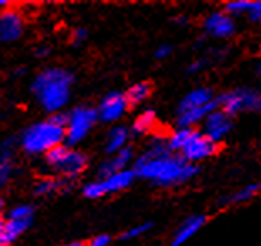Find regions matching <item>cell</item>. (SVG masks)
Returning a JSON list of instances; mask_svg holds the SVG:
<instances>
[{
  "label": "cell",
  "mask_w": 261,
  "mask_h": 246,
  "mask_svg": "<svg viewBox=\"0 0 261 246\" xmlns=\"http://www.w3.org/2000/svg\"><path fill=\"white\" fill-rule=\"evenodd\" d=\"M152 229V223H142V225H137V226H132L128 228L126 231L121 234V239L123 241H128V239H137L143 236L145 233H148Z\"/></svg>",
  "instance_id": "obj_24"
},
{
  "label": "cell",
  "mask_w": 261,
  "mask_h": 246,
  "mask_svg": "<svg viewBox=\"0 0 261 246\" xmlns=\"http://www.w3.org/2000/svg\"><path fill=\"white\" fill-rule=\"evenodd\" d=\"M46 164L51 169L58 170L61 176L66 179H74L86 169V157L80 150H74L66 145L53 149L51 152L46 154Z\"/></svg>",
  "instance_id": "obj_5"
},
{
  "label": "cell",
  "mask_w": 261,
  "mask_h": 246,
  "mask_svg": "<svg viewBox=\"0 0 261 246\" xmlns=\"http://www.w3.org/2000/svg\"><path fill=\"white\" fill-rule=\"evenodd\" d=\"M172 53H174V47H172L170 44H160V46L155 49V59L164 61V59H167L169 56H172Z\"/></svg>",
  "instance_id": "obj_29"
},
{
  "label": "cell",
  "mask_w": 261,
  "mask_h": 246,
  "mask_svg": "<svg viewBox=\"0 0 261 246\" xmlns=\"http://www.w3.org/2000/svg\"><path fill=\"white\" fill-rule=\"evenodd\" d=\"M66 140V128L58 127L51 120L36 123L22 133V147L27 154H47L63 145Z\"/></svg>",
  "instance_id": "obj_3"
},
{
  "label": "cell",
  "mask_w": 261,
  "mask_h": 246,
  "mask_svg": "<svg viewBox=\"0 0 261 246\" xmlns=\"http://www.w3.org/2000/svg\"><path fill=\"white\" fill-rule=\"evenodd\" d=\"M88 39V31L83 29V27H77V29L73 31V36H71V41H73L74 46H81Z\"/></svg>",
  "instance_id": "obj_30"
},
{
  "label": "cell",
  "mask_w": 261,
  "mask_h": 246,
  "mask_svg": "<svg viewBox=\"0 0 261 246\" xmlns=\"http://www.w3.org/2000/svg\"><path fill=\"white\" fill-rule=\"evenodd\" d=\"M12 140L0 143V187H4L12 176Z\"/></svg>",
  "instance_id": "obj_18"
},
{
  "label": "cell",
  "mask_w": 261,
  "mask_h": 246,
  "mask_svg": "<svg viewBox=\"0 0 261 246\" xmlns=\"http://www.w3.org/2000/svg\"><path fill=\"white\" fill-rule=\"evenodd\" d=\"M7 5H9L7 0H0V7H7Z\"/></svg>",
  "instance_id": "obj_38"
},
{
  "label": "cell",
  "mask_w": 261,
  "mask_h": 246,
  "mask_svg": "<svg viewBox=\"0 0 261 246\" xmlns=\"http://www.w3.org/2000/svg\"><path fill=\"white\" fill-rule=\"evenodd\" d=\"M258 194H261V182L248 184V186H244L243 189H240V191L221 198L219 206H238V204L249 203V201L256 198Z\"/></svg>",
  "instance_id": "obj_16"
},
{
  "label": "cell",
  "mask_w": 261,
  "mask_h": 246,
  "mask_svg": "<svg viewBox=\"0 0 261 246\" xmlns=\"http://www.w3.org/2000/svg\"><path fill=\"white\" fill-rule=\"evenodd\" d=\"M32 216H34V208L29 204L17 206L9 212V219H32Z\"/></svg>",
  "instance_id": "obj_26"
},
{
  "label": "cell",
  "mask_w": 261,
  "mask_h": 246,
  "mask_svg": "<svg viewBox=\"0 0 261 246\" xmlns=\"http://www.w3.org/2000/svg\"><path fill=\"white\" fill-rule=\"evenodd\" d=\"M49 53H51V49H49V47H39V49H36V56H39V58H46Z\"/></svg>",
  "instance_id": "obj_34"
},
{
  "label": "cell",
  "mask_w": 261,
  "mask_h": 246,
  "mask_svg": "<svg viewBox=\"0 0 261 246\" xmlns=\"http://www.w3.org/2000/svg\"><path fill=\"white\" fill-rule=\"evenodd\" d=\"M51 121L56 123L58 127L66 128V127H68V115H64V113H54L51 116Z\"/></svg>",
  "instance_id": "obj_32"
},
{
  "label": "cell",
  "mask_w": 261,
  "mask_h": 246,
  "mask_svg": "<svg viewBox=\"0 0 261 246\" xmlns=\"http://www.w3.org/2000/svg\"><path fill=\"white\" fill-rule=\"evenodd\" d=\"M135 179L137 176H135V172H133V169H128V170H121L118 174L110 176L107 179H99V181H101L105 194H115V192H121V191H125V189L132 187Z\"/></svg>",
  "instance_id": "obj_15"
},
{
  "label": "cell",
  "mask_w": 261,
  "mask_h": 246,
  "mask_svg": "<svg viewBox=\"0 0 261 246\" xmlns=\"http://www.w3.org/2000/svg\"><path fill=\"white\" fill-rule=\"evenodd\" d=\"M207 64H209V59L207 58L196 59V61H192V63L189 64L187 72H189V75H199V72H202L205 69V66H207Z\"/></svg>",
  "instance_id": "obj_28"
},
{
  "label": "cell",
  "mask_w": 261,
  "mask_h": 246,
  "mask_svg": "<svg viewBox=\"0 0 261 246\" xmlns=\"http://www.w3.org/2000/svg\"><path fill=\"white\" fill-rule=\"evenodd\" d=\"M98 118V110L91 108V106H77V108H74L71 113H68L66 142L69 145L80 143L90 133Z\"/></svg>",
  "instance_id": "obj_6"
},
{
  "label": "cell",
  "mask_w": 261,
  "mask_h": 246,
  "mask_svg": "<svg viewBox=\"0 0 261 246\" xmlns=\"http://www.w3.org/2000/svg\"><path fill=\"white\" fill-rule=\"evenodd\" d=\"M133 160V150L132 149H123L118 154H115L112 159L105 160L98 169L99 179H107L113 174H118L121 170H128L130 162Z\"/></svg>",
  "instance_id": "obj_14"
},
{
  "label": "cell",
  "mask_w": 261,
  "mask_h": 246,
  "mask_svg": "<svg viewBox=\"0 0 261 246\" xmlns=\"http://www.w3.org/2000/svg\"><path fill=\"white\" fill-rule=\"evenodd\" d=\"M207 221H209V217L205 214H192V216L186 217V219L180 223V226L175 229L174 236H172L170 246L186 244L194 234H197L199 231H201Z\"/></svg>",
  "instance_id": "obj_12"
},
{
  "label": "cell",
  "mask_w": 261,
  "mask_h": 246,
  "mask_svg": "<svg viewBox=\"0 0 261 246\" xmlns=\"http://www.w3.org/2000/svg\"><path fill=\"white\" fill-rule=\"evenodd\" d=\"M73 81V72L68 69L49 68L37 75L32 83V91L47 111L59 113V110L64 108V105L69 102Z\"/></svg>",
  "instance_id": "obj_2"
},
{
  "label": "cell",
  "mask_w": 261,
  "mask_h": 246,
  "mask_svg": "<svg viewBox=\"0 0 261 246\" xmlns=\"http://www.w3.org/2000/svg\"><path fill=\"white\" fill-rule=\"evenodd\" d=\"M130 138V130L126 127H113L108 133V140H107V152L108 154H118L120 150L126 149V142Z\"/></svg>",
  "instance_id": "obj_19"
},
{
  "label": "cell",
  "mask_w": 261,
  "mask_h": 246,
  "mask_svg": "<svg viewBox=\"0 0 261 246\" xmlns=\"http://www.w3.org/2000/svg\"><path fill=\"white\" fill-rule=\"evenodd\" d=\"M152 91H153L152 83L140 81V83H135V85H132L128 89H126L125 96H126V100H128L130 106H137V105L145 103L147 100L152 96Z\"/></svg>",
  "instance_id": "obj_21"
},
{
  "label": "cell",
  "mask_w": 261,
  "mask_h": 246,
  "mask_svg": "<svg viewBox=\"0 0 261 246\" xmlns=\"http://www.w3.org/2000/svg\"><path fill=\"white\" fill-rule=\"evenodd\" d=\"M130 108V103L126 100L125 93L120 91H112L101 100V103L98 106V116L99 120L113 123L118 121L121 116L126 113V110Z\"/></svg>",
  "instance_id": "obj_10"
},
{
  "label": "cell",
  "mask_w": 261,
  "mask_h": 246,
  "mask_svg": "<svg viewBox=\"0 0 261 246\" xmlns=\"http://www.w3.org/2000/svg\"><path fill=\"white\" fill-rule=\"evenodd\" d=\"M259 31H261V22H259Z\"/></svg>",
  "instance_id": "obj_40"
},
{
  "label": "cell",
  "mask_w": 261,
  "mask_h": 246,
  "mask_svg": "<svg viewBox=\"0 0 261 246\" xmlns=\"http://www.w3.org/2000/svg\"><path fill=\"white\" fill-rule=\"evenodd\" d=\"M249 9H251V0H231V2L224 4L223 10H226L227 14L236 19V17H240V15H244V17H246Z\"/></svg>",
  "instance_id": "obj_22"
},
{
  "label": "cell",
  "mask_w": 261,
  "mask_h": 246,
  "mask_svg": "<svg viewBox=\"0 0 261 246\" xmlns=\"http://www.w3.org/2000/svg\"><path fill=\"white\" fill-rule=\"evenodd\" d=\"M110 241H112L110 234H98V236H94L90 241V246H108Z\"/></svg>",
  "instance_id": "obj_31"
},
{
  "label": "cell",
  "mask_w": 261,
  "mask_h": 246,
  "mask_svg": "<svg viewBox=\"0 0 261 246\" xmlns=\"http://www.w3.org/2000/svg\"><path fill=\"white\" fill-rule=\"evenodd\" d=\"M174 24H177V26H187L189 24V17H186V15H177V17L174 19Z\"/></svg>",
  "instance_id": "obj_33"
},
{
  "label": "cell",
  "mask_w": 261,
  "mask_h": 246,
  "mask_svg": "<svg viewBox=\"0 0 261 246\" xmlns=\"http://www.w3.org/2000/svg\"><path fill=\"white\" fill-rule=\"evenodd\" d=\"M218 106L227 115L234 116L238 113H261V91L254 88H236L226 91L216 98Z\"/></svg>",
  "instance_id": "obj_4"
},
{
  "label": "cell",
  "mask_w": 261,
  "mask_h": 246,
  "mask_svg": "<svg viewBox=\"0 0 261 246\" xmlns=\"http://www.w3.org/2000/svg\"><path fill=\"white\" fill-rule=\"evenodd\" d=\"M254 75H256L259 80H261V59L256 63V66H254Z\"/></svg>",
  "instance_id": "obj_35"
},
{
  "label": "cell",
  "mask_w": 261,
  "mask_h": 246,
  "mask_svg": "<svg viewBox=\"0 0 261 246\" xmlns=\"http://www.w3.org/2000/svg\"><path fill=\"white\" fill-rule=\"evenodd\" d=\"M22 32H24V20L17 12L7 10V12L0 14V41H17Z\"/></svg>",
  "instance_id": "obj_13"
},
{
  "label": "cell",
  "mask_w": 261,
  "mask_h": 246,
  "mask_svg": "<svg viewBox=\"0 0 261 246\" xmlns=\"http://www.w3.org/2000/svg\"><path fill=\"white\" fill-rule=\"evenodd\" d=\"M63 186V182L61 181H56V179H42V181H39L36 184V194L37 195H49L53 192H56L58 189H61Z\"/></svg>",
  "instance_id": "obj_23"
},
{
  "label": "cell",
  "mask_w": 261,
  "mask_h": 246,
  "mask_svg": "<svg viewBox=\"0 0 261 246\" xmlns=\"http://www.w3.org/2000/svg\"><path fill=\"white\" fill-rule=\"evenodd\" d=\"M2 209H4V203H2V199H0V212H2Z\"/></svg>",
  "instance_id": "obj_39"
},
{
  "label": "cell",
  "mask_w": 261,
  "mask_h": 246,
  "mask_svg": "<svg viewBox=\"0 0 261 246\" xmlns=\"http://www.w3.org/2000/svg\"><path fill=\"white\" fill-rule=\"evenodd\" d=\"M157 113L153 110H143L140 115L137 116L135 121L132 125V135H137V137H142V135H148L152 133L155 128H157Z\"/></svg>",
  "instance_id": "obj_17"
},
{
  "label": "cell",
  "mask_w": 261,
  "mask_h": 246,
  "mask_svg": "<svg viewBox=\"0 0 261 246\" xmlns=\"http://www.w3.org/2000/svg\"><path fill=\"white\" fill-rule=\"evenodd\" d=\"M5 223H7V221H2V219H0V236H2L4 231H5Z\"/></svg>",
  "instance_id": "obj_37"
},
{
  "label": "cell",
  "mask_w": 261,
  "mask_h": 246,
  "mask_svg": "<svg viewBox=\"0 0 261 246\" xmlns=\"http://www.w3.org/2000/svg\"><path fill=\"white\" fill-rule=\"evenodd\" d=\"M197 128H179L177 127L175 132H172L170 135H167V147L172 154H179L186 149V145L191 142V138L194 137Z\"/></svg>",
  "instance_id": "obj_20"
},
{
  "label": "cell",
  "mask_w": 261,
  "mask_h": 246,
  "mask_svg": "<svg viewBox=\"0 0 261 246\" xmlns=\"http://www.w3.org/2000/svg\"><path fill=\"white\" fill-rule=\"evenodd\" d=\"M246 19L249 22H254V24L259 26L261 22V0H253L251 2V9L246 14Z\"/></svg>",
  "instance_id": "obj_27"
},
{
  "label": "cell",
  "mask_w": 261,
  "mask_h": 246,
  "mask_svg": "<svg viewBox=\"0 0 261 246\" xmlns=\"http://www.w3.org/2000/svg\"><path fill=\"white\" fill-rule=\"evenodd\" d=\"M138 179L152 182L157 187H175L187 184L199 174V167L172 154L167 147V137H153L148 149L133 164Z\"/></svg>",
  "instance_id": "obj_1"
},
{
  "label": "cell",
  "mask_w": 261,
  "mask_h": 246,
  "mask_svg": "<svg viewBox=\"0 0 261 246\" xmlns=\"http://www.w3.org/2000/svg\"><path fill=\"white\" fill-rule=\"evenodd\" d=\"M204 31L209 37L214 39H229L236 34V19L226 10H216L204 19Z\"/></svg>",
  "instance_id": "obj_8"
},
{
  "label": "cell",
  "mask_w": 261,
  "mask_h": 246,
  "mask_svg": "<svg viewBox=\"0 0 261 246\" xmlns=\"http://www.w3.org/2000/svg\"><path fill=\"white\" fill-rule=\"evenodd\" d=\"M232 130V116L227 115L218 106L213 113L202 123V133L209 140L219 143L223 138H226Z\"/></svg>",
  "instance_id": "obj_9"
},
{
  "label": "cell",
  "mask_w": 261,
  "mask_h": 246,
  "mask_svg": "<svg viewBox=\"0 0 261 246\" xmlns=\"http://www.w3.org/2000/svg\"><path fill=\"white\" fill-rule=\"evenodd\" d=\"M83 194L86 195L88 199H99L103 195H107L103 191V186H101V181H93V182H88L85 187H83Z\"/></svg>",
  "instance_id": "obj_25"
},
{
  "label": "cell",
  "mask_w": 261,
  "mask_h": 246,
  "mask_svg": "<svg viewBox=\"0 0 261 246\" xmlns=\"http://www.w3.org/2000/svg\"><path fill=\"white\" fill-rule=\"evenodd\" d=\"M219 150V143H216L213 140H209L207 137L204 135L202 132L196 130L194 137L191 138V142L186 145V149L180 152V157L186 159L191 164H199L205 159H211L218 154Z\"/></svg>",
  "instance_id": "obj_7"
},
{
  "label": "cell",
  "mask_w": 261,
  "mask_h": 246,
  "mask_svg": "<svg viewBox=\"0 0 261 246\" xmlns=\"http://www.w3.org/2000/svg\"><path fill=\"white\" fill-rule=\"evenodd\" d=\"M216 98H218V96L214 94V89L213 88L201 86V88L192 89V91H189L186 96H182L179 105H177V115L186 113V111H191V110L201 108V106L214 103Z\"/></svg>",
  "instance_id": "obj_11"
},
{
  "label": "cell",
  "mask_w": 261,
  "mask_h": 246,
  "mask_svg": "<svg viewBox=\"0 0 261 246\" xmlns=\"http://www.w3.org/2000/svg\"><path fill=\"white\" fill-rule=\"evenodd\" d=\"M63 246H86L83 241H73V243H68V244H63Z\"/></svg>",
  "instance_id": "obj_36"
}]
</instances>
